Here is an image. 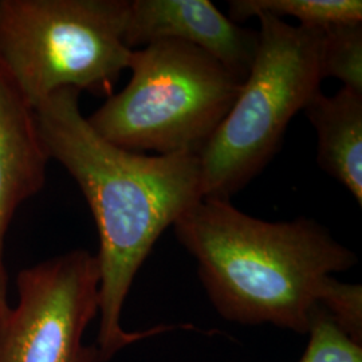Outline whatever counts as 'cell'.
Listing matches in <instances>:
<instances>
[{
	"label": "cell",
	"instance_id": "cell-1",
	"mask_svg": "<svg viewBox=\"0 0 362 362\" xmlns=\"http://www.w3.org/2000/svg\"><path fill=\"white\" fill-rule=\"evenodd\" d=\"M79 94L55 91L35 112L50 160L76 180L97 226L100 310L93 344L100 361L109 362L140 341L180 327L130 332L122 325V311L161 233L203 197L200 160L194 153L146 156L106 141L82 115Z\"/></svg>",
	"mask_w": 362,
	"mask_h": 362
},
{
	"label": "cell",
	"instance_id": "cell-2",
	"mask_svg": "<svg viewBox=\"0 0 362 362\" xmlns=\"http://www.w3.org/2000/svg\"><path fill=\"white\" fill-rule=\"evenodd\" d=\"M220 315L308 334L326 281L358 262L315 220L267 221L202 197L172 226Z\"/></svg>",
	"mask_w": 362,
	"mask_h": 362
},
{
	"label": "cell",
	"instance_id": "cell-3",
	"mask_svg": "<svg viewBox=\"0 0 362 362\" xmlns=\"http://www.w3.org/2000/svg\"><path fill=\"white\" fill-rule=\"evenodd\" d=\"M128 85L88 122L103 139L130 152L200 155L243 81L218 59L180 40L133 50Z\"/></svg>",
	"mask_w": 362,
	"mask_h": 362
},
{
	"label": "cell",
	"instance_id": "cell-4",
	"mask_svg": "<svg viewBox=\"0 0 362 362\" xmlns=\"http://www.w3.org/2000/svg\"><path fill=\"white\" fill-rule=\"evenodd\" d=\"M258 52L240 91L199 155L202 196L230 200L272 161L286 129L324 81L322 30L257 16Z\"/></svg>",
	"mask_w": 362,
	"mask_h": 362
},
{
	"label": "cell",
	"instance_id": "cell-5",
	"mask_svg": "<svg viewBox=\"0 0 362 362\" xmlns=\"http://www.w3.org/2000/svg\"><path fill=\"white\" fill-rule=\"evenodd\" d=\"M129 0H0V64L34 109L62 89L112 95Z\"/></svg>",
	"mask_w": 362,
	"mask_h": 362
},
{
	"label": "cell",
	"instance_id": "cell-6",
	"mask_svg": "<svg viewBox=\"0 0 362 362\" xmlns=\"http://www.w3.org/2000/svg\"><path fill=\"white\" fill-rule=\"evenodd\" d=\"M100 310L95 254L71 250L16 275V303L0 317V362H101L85 336Z\"/></svg>",
	"mask_w": 362,
	"mask_h": 362
},
{
	"label": "cell",
	"instance_id": "cell-7",
	"mask_svg": "<svg viewBox=\"0 0 362 362\" xmlns=\"http://www.w3.org/2000/svg\"><path fill=\"white\" fill-rule=\"evenodd\" d=\"M180 40L207 52L243 82L258 52V31L239 26L209 0H133L125 43L130 50Z\"/></svg>",
	"mask_w": 362,
	"mask_h": 362
},
{
	"label": "cell",
	"instance_id": "cell-8",
	"mask_svg": "<svg viewBox=\"0 0 362 362\" xmlns=\"http://www.w3.org/2000/svg\"><path fill=\"white\" fill-rule=\"evenodd\" d=\"M49 160L35 109L0 64V317L11 306L6 236L16 211L45 187Z\"/></svg>",
	"mask_w": 362,
	"mask_h": 362
},
{
	"label": "cell",
	"instance_id": "cell-9",
	"mask_svg": "<svg viewBox=\"0 0 362 362\" xmlns=\"http://www.w3.org/2000/svg\"><path fill=\"white\" fill-rule=\"evenodd\" d=\"M303 112L318 136L317 161L362 204V93L317 91Z\"/></svg>",
	"mask_w": 362,
	"mask_h": 362
},
{
	"label": "cell",
	"instance_id": "cell-10",
	"mask_svg": "<svg viewBox=\"0 0 362 362\" xmlns=\"http://www.w3.org/2000/svg\"><path fill=\"white\" fill-rule=\"evenodd\" d=\"M230 19L245 22L258 15L278 19L294 18L299 26L326 27L342 23H362L361 0H231Z\"/></svg>",
	"mask_w": 362,
	"mask_h": 362
},
{
	"label": "cell",
	"instance_id": "cell-11",
	"mask_svg": "<svg viewBox=\"0 0 362 362\" xmlns=\"http://www.w3.org/2000/svg\"><path fill=\"white\" fill-rule=\"evenodd\" d=\"M320 66L322 78H337L344 88L362 93V23L322 30Z\"/></svg>",
	"mask_w": 362,
	"mask_h": 362
},
{
	"label": "cell",
	"instance_id": "cell-12",
	"mask_svg": "<svg viewBox=\"0 0 362 362\" xmlns=\"http://www.w3.org/2000/svg\"><path fill=\"white\" fill-rule=\"evenodd\" d=\"M308 336L299 362H362V342L351 338L320 305L311 311Z\"/></svg>",
	"mask_w": 362,
	"mask_h": 362
},
{
	"label": "cell",
	"instance_id": "cell-13",
	"mask_svg": "<svg viewBox=\"0 0 362 362\" xmlns=\"http://www.w3.org/2000/svg\"><path fill=\"white\" fill-rule=\"evenodd\" d=\"M318 305L351 338L362 342V286L345 284L330 276L324 286Z\"/></svg>",
	"mask_w": 362,
	"mask_h": 362
}]
</instances>
